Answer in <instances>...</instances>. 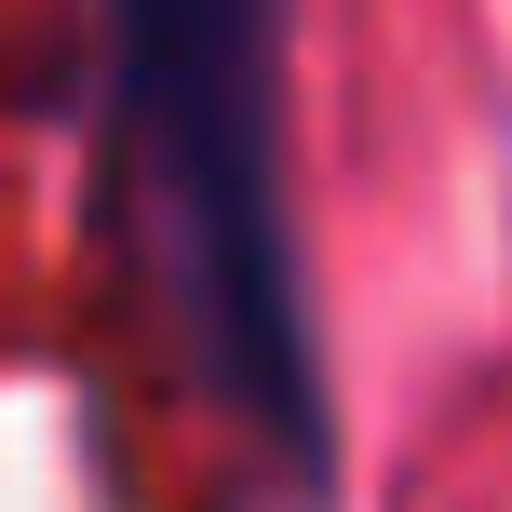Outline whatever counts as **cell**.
<instances>
[{
    "instance_id": "cell-1",
    "label": "cell",
    "mask_w": 512,
    "mask_h": 512,
    "mask_svg": "<svg viewBox=\"0 0 512 512\" xmlns=\"http://www.w3.org/2000/svg\"><path fill=\"white\" fill-rule=\"evenodd\" d=\"M122 54L216 364L270 432L310 445L297 270H283V203H270V0H122Z\"/></svg>"
}]
</instances>
